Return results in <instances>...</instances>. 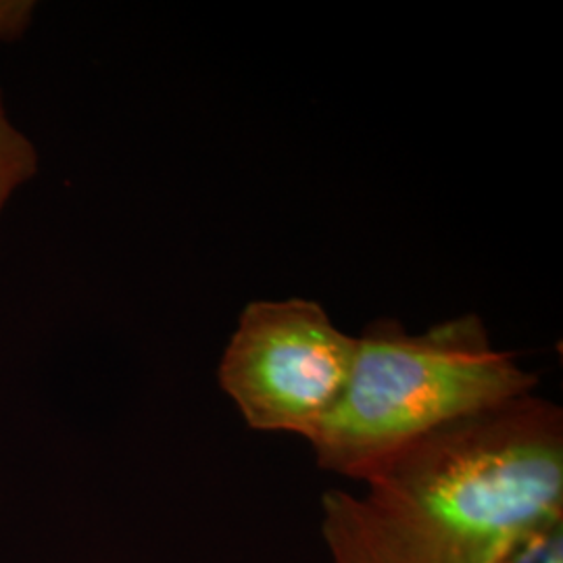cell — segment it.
<instances>
[{"instance_id":"5","label":"cell","mask_w":563,"mask_h":563,"mask_svg":"<svg viewBox=\"0 0 563 563\" xmlns=\"http://www.w3.org/2000/svg\"><path fill=\"white\" fill-rule=\"evenodd\" d=\"M507 563H563V523L544 530Z\"/></svg>"},{"instance_id":"4","label":"cell","mask_w":563,"mask_h":563,"mask_svg":"<svg viewBox=\"0 0 563 563\" xmlns=\"http://www.w3.org/2000/svg\"><path fill=\"white\" fill-rule=\"evenodd\" d=\"M38 172V153L34 142L20 132L7 115L0 90V213L21 184Z\"/></svg>"},{"instance_id":"1","label":"cell","mask_w":563,"mask_h":563,"mask_svg":"<svg viewBox=\"0 0 563 563\" xmlns=\"http://www.w3.org/2000/svg\"><path fill=\"white\" fill-rule=\"evenodd\" d=\"M360 493L322 495L330 563H507L563 523L562 407L537 393L449 423Z\"/></svg>"},{"instance_id":"3","label":"cell","mask_w":563,"mask_h":563,"mask_svg":"<svg viewBox=\"0 0 563 563\" xmlns=\"http://www.w3.org/2000/svg\"><path fill=\"white\" fill-rule=\"evenodd\" d=\"M357 353L322 305L307 299L244 307L218 380L244 422L260 432L316 437L341 402Z\"/></svg>"},{"instance_id":"2","label":"cell","mask_w":563,"mask_h":563,"mask_svg":"<svg viewBox=\"0 0 563 563\" xmlns=\"http://www.w3.org/2000/svg\"><path fill=\"white\" fill-rule=\"evenodd\" d=\"M537 386L474 313L423 334L383 320L357 339L341 402L309 444L322 470L363 483L409 444Z\"/></svg>"},{"instance_id":"6","label":"cell","mask_w":563,"mask_h":563,"mask_svg":"<svg viewBox=\"0 0 563 563\" xmlns=\"http://www.w3.org/2000/svg\"><path fill=\"white\" fill-rule=\"evenodd\" d=\"M34 2L30 0H0V42H13L30 27Z\"/></svg>"}]
</instances>
